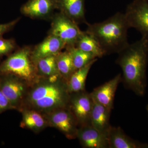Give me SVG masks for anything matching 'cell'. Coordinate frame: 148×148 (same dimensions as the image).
Segmentation results:
<instances>
[{"instance_id": "cell-10", "label": "cell", "mask_w": 148, "mask_h": 148, "mask_svg": "<svg viewBox=\"0 0 148 148\" xmlns=\"http://www.w3.org/2000/svg\"><path fill=\"white\" fill-rule=\"evenodd\" d=\"M56 9V0H28L21 7L20 12L32 19L51 20Z\"/></svg>"}, {"instance_id": "cell-3", "label": "cell", "mask_w": 148, "mask_h": 148, "mask_svg": "<svg viewBox=\"0 0 148 148\" xmlns=\"http://www.w3.org/2000/svg\"><path fill=\"white\" fill-rule=\"evenodd\" d=\"M87 25L86 31L98 41L105 55L118 53L129 44L130 27L125 14L118 12L102 22Z\"/></svg>"}, {"instance_id": "cell-5", "label": "cell", "mask_w": 148, "mask_h": 148, "mask_svg": "<svg viewBox=\"0 0 148 148\" xmlns=\"http://www.w3.org/2000/svg\"><path fill=\"white\" fill-rule=\"evenodd\" d=\"M51 21L49 34L54 35L62 40L65 47L75 46L82 33L78 24L60 12L54 14Z\"/></svg>"}, {"instance_id": "cell-8", "label": "cell", "mask_w": 148, "mask_h": 148, "mask_svg": "<svg viewBox=\"0 0 148 148\" xmlns=\"http://www.w3.org/2000/svg\"><path fill=\"white\" fill-rule=\"evenodd\" d=\"M93 104L92 95L86 90L71 93L68 108L75 117L79 127L91 125L90 116Z\"/></svg>"}, {"instance_id": "cell-2", "label": "cell", "mask_w": 148, "mask_h": 148, "mask_svg": "<svg viewBox=\"0 0 148 148\" xmlns=\"http://www.w3.org/2000/svg\"><path fill=\"white\" fill-rule=\"evenodd\" d=\"M118 54L116 63L122 71L121 81L125 86L138 96H144L147 85L148 42L142 37Z\"/></svg>"}, {"instance_id": "cell-19", "label": "cell", "mask_w": 148, "mask_h": 148, "mask_svg": "<svg viewBox=\"0 0 148 148\" xmlns=\"http://www.w3.org/2000/svg\"><path fill=\"white\" fill-rule=\"evenodd\" d=\"M75 47L81 50L90 53L96 58H102L105 53L95 38L86 31L82 32Z\"/></svg>"}, {"instance_id": "cell-13", "label": "cell", "mask_w": 148, "mask_h": 148, "mask_svg": "<svg viewBox=\"0 0 148 148\" xmlns=\"http://www.w3.org/2000/svg\"><path fill=\"white\" fill-rule=\"evenodd\" d=\"M121 74H118L112 79L94 88L90 92L92 98L98 103L112 110L118 86L121 82Z\"/></svg>"}, {"instance_id": "cell-14", "label": "cell", "mask_w": 148, "mask_h": 148, "mask_svg": "<svg viewBox=\"0 0 148 148\" xmlns=\"http://www.w3.org/2000/svg\"><path fill=\"white\" fill-rule=\"evenodd\" d=\"M85 0H56L57 9L78 24H87L85 13Z\"/></svg>"}, {"instance_id": "cell-20", "label": "cell", "mask_w": 148, "mask_h": 148, "mask_svg": "<svg viewBox=\"0 0 148 148\" xmlns=\"http://www.w3.org/2000/svg\"><path fill=\"white\" fill-rule=\"evenodd\" d=\"M56 64L60 75L68 82L69 79L76 71L71 56L67 49L56 56Z\"/></svg>"}, {"instance_id": "cell-9", "label": "cell", "mask_w": 148, "mask_h": 148, "mask_svg": "<svg viewBox=\"0 0 148 148\" xmlns=\"http://www.w3.org/2000/svg\"><path fill=\"white\" fill-rule=\"evenodd\" d=\"M125 14L130 28L138 30L148 42V1L134 0L127 6Z\"/></svg>"}, {"instance_id": "cell-17", "label": "cell", "mask_w": 148, "mask_h": 148, "mask_svg": "<svg viewBox=\"0 0 148 148\" xmlns=\"http://www.w3.org/2000/svg\"><path fill=\"white\" fill-rule=\"evenodd\" d=\"M93 107L90 116V125L104 135L108 136L111 125L110 123L111 110L93 98Z\"/></svg>"}, {"instance_id": "cell-23", "label": "cell", "mask_w": 148, "mask_h": 148, "mask_svg": "<svg viewBox=\"0 0 148 148\" xmlns=\"http://www.w3.org/2000/svg\"><path fill=\"white\" fill-rule=\"evenodd\" d=\"M15 40L12 38L5 39L0 37V59L8 56L17 49Z\"/></svg>"}, {"instance_id": "cell-1", "label": "cell", "mask_w": 148, "mask_h": 148, "mask_svg": "<svg viewBox=\"0 0 148 148\" xmlns=\"http://www.w3.org/2000/svg\"><path fill=\"white\" fill-rule=\"evenodd\" d=\"M70 94L67 82L61 75L39 77L29 86L19 112L32 109L45 115L68 107Z\"/></svg>"}, {"instance_id": "cell-15", "label": "cell", "mask_w": 148, "mask_h": 148, "mask_svg": "<svg viewBox=\"0 0 148 148\" xmlns=\"http://www.w3.org/2000/svg\"><path fill=\"white\" fill-rule=\"evenodd\" d=\"M109 148H148L142 143L127 136L120 127L111 126L108 134Z\"/></svg>"}, {"instance_id": "cell-24", "label": "cell", "mask_w": 148, "mask_h": 148, "mask_svg": "<svg viewBox=\"0 0 148 148\" xmlns=\"http://www.w3.org/2000/svg\"><path fill=\"white\" fill-rule=\"evenodd\" d=\"M10 110H14L13 107L0 88V114Z\"/></svg>"}, {"instance_id": "cell-18", "label": "cell", "mask_w": 148, "mask_h": 148, "mask_svg": "<svg viewBox=\"0 0 148 148\" xmlns=\"http://www.w3.org/2000/svg\"><path fill=\"white\" fill-rule=\"evenodd\" d=\"M97 60L98 58H95L84 67L74 72L67 82L70 93L86 90V82L88 75Z\"/></svg>"}, {"instance_id": "cell-12", "label": "cell", "mask_w": 148, "mask_h": 148, "mask_svg": "<svg viewBox=\"0 0 148 148\" xmlns=\"http://www.w3.org/2000/svg\"><path fill=\"white\" fill-rule=\"evenodd\" d=\"M66 45L58 37L49 34L41 42L32 47L31 57L34 63L41 58L55 56L65 48Z\"/></svg>"}, {"instance_id": "cell-11", "label": "cell", "mask_w": 148, "mask_h": 148, "mask_svg": "<svg viewBox=\"0 0 148 148\" xmlns=\"http://www.w3.org/2000/svg\"><path fill=\"white\" fill-rule=\"evenodd\" d=\"M77 138L83 148H109L108 136L91 125L79 127Z\"/></svg>"}, {"instance_id": "cell-4", "label": "cell", "mask_w": 148, "mask_h": 148, "mask_svg": "<svg viewBox=\"0 0 148 148\" xmlns=\"http://www.w3.org/2000/svg\"><path fill=\"white\" fill-rule=\"evenodd\" d=\"M32 47L25 46L16 49L0 64V74H13L27 82L29 85L39 77L36 65L32 60Z\"/></svg>"}, {"instance_id": "cell-25", "label": "cell", "mask_w": 148, "mask_h": 148, "mask_svg": "<svg viewBox=\"0 0 148 148\" xmlns=\"http://www.w3.org/2000/svg\"><path fill=\"white\" fill-rule=\"evenodd\" d=\"M19 20V18H18L8 23L0 24V37H3L5 33L12 30Z\"/></svg>"}, {"instance_id": "cell-26", "label": "cell", "mask_w": 148, "mask_h": 148, "mask_svg": "<svg viewBox=\"0 0 148 148\" xmlns=\"http://www.w3.org/2000/svg\"><path fill=\"white\" fill-rule=\"evenodd\" d=\"M146 109H147V112L148 114V105H147V106H146Z\"/></svg>"}, {"instance_id": "cell-6", "label": "cell", "mask_w": 148, "mask_h": 148, "mask_svg": "<svg viewBox=\"0 0 148 148\" xmlns=\"http://www.w3.org/2000/svg\"><path fill=\"white\" fill-rule=\"evenodd\" d=\"M29 86L27 82L15 75L0 74V88L14 110L19 112Z\"/></svg>"}, {"instance_id": "cell-7", "label": "cell", "mask_w": 148, "mask_h": 148, "mask_svg": "<svg viewBox=\"0 0 148 148\" xmlns=\"http://www.w3.org/2000/svg\"><path fill=\"white\" fill-rule=\"evenodd\" d=\"M49 127L58 130L70 140L77 138L78 123L68 107L62 108L45 114Z\"/></svg>"}, {"instance_id": "cell-22", "label": "cell", "mask_w": 148, "mask_h": 148, "mask_svg": "<svg viewBox=\"0 0 148 148\" xmlns=\"http://www.w3.org/2000/svg\"><path fill=\"white\" fill-rule=\"evenodd\" d=\"M65 49L71 54L76 70L84 67L92 60L97 58L92 54L81 50L75 46L67 47Z\"/></svg>"}, {"instance_id": "cell-27", "label": "cell", "mask_w": 148, "mask_h": 148, "mask_svg": "<svg viewBox=\"0 0 148 148\" xmlns=\"http://www.w3.org/2000/svg\"><path fill=\"white\" fill-rule=\"evenodd\" d=\"M146 1H148V0H146Z\"/></svg>"}, {"instance_id": "cell-16", "label": "cell", "mask_w": 148, "mask_h": 148, "mask_svg": "<svg viewBox=\"0 0 148 148\" xmlns=\"http://www.w3.org/2000/svg\"><path fill=\"white\" fill-rule=\"evenodd\" d=\"M22 119L20 127L31 130L35 133H38L49 127L48 123L44 114L29 109H23L20 111Z\"/></svg>"}, {"instance_id": "cell-21", "label": "cell", "mask_w": 148, "mask_h": 148, "mask_svg": "<svg viewBox=\"0 0 148 148\" xmlns=\"http://www.w3.org/2000/svg\"><path fill=\"white\" fill-rule=\"evenodd\" d=\"M56 56L41 58L35 63L37 74L39 77L49 78L60 75L57 68Z\"/></svg>"}]
</instances>
